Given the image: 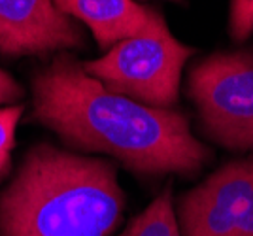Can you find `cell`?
<instances>
[{
  "instance_id": "obj_1",
  "label": "cell",
  "mask_w": 253,
  "mask_h": 236,
  "mask_svg": "<svg viewBox=\"0 0 253 236\" xmlns=\"http://www.w3.org/2000/svg\"><path fill=\"white\" fill-rule=\"evenodd\" d=\"M32 118L70 146L104 151L140 174H193L208 151L179 112L110 93L68 57L34 78Z\"/></svg>"
},
{
  "instance_id": "obj_2",
  "label": "cell",
  "mask_w": 253,
  "mask_h": 236,
  "mask_svg": "<svg viewBox=\"0 0 253 236\" xmlns=\"http://www.w3.org/2000/svg\"><path fill=\"white\" fill-rule=\"evenodd\" d=\"M121 210L123 191L112 162L36 146L0 198V233L108 236Z\"/></svg>"
},
{
  "instance_id": "obj_3",
  "label": "cell",
  "mask_w": 253,
  "mask_h": 236,
  "mask_svg": "<svg viewBox=\"0 0 253 236\" xmlns=\"http://www.w3.org/2000/svg\"><path fill=\"white\" fill-rule=\"evenodd\" d=\"M191 55L193 49L181 45L159 15L146 34L116 43L104 57L87 61L82 68L110 93L172 110L178 102L181 68Z\"/></svg>"
},
{
  "instance_id": "obj_4",
  "label": "cell",
  "mask_w": 253,
  "mask_h": 236,
  "mask_svg": "<svg viewBox=\"0 0 253 236\" xmlns=\"http://www.w3.org/2000/svg\"><path fill=\"white\" fill-rule=\"evenodd\" d=\"M189 95L210 138L231 150H253V51L199 63L191 70Z\"/></svg>"
},
{
  "instance_id": "obj_5",
  "label": "cell",
  "mask_w": 253,
  "mask_h": 236,
  "mask_svg": "<svg viewBox=\"0 0 253 236\" xmlns=\"http://www.w3.org/2000/svg\"><path fill=\"white\" fill-rule=\"evenodd\" d=\"M185 236H253V157L211 174L179 204Z\"/></svg>"
},
{
  "instance_id": "obj_6",
  "label": "cell",
  "mask_w": 253,
  "mask_h": 236,
  "mask_svg": "<svg viewBox=\"0 0 253 236\" xmlns=\"http://www.w3.org/2000/svg\"><path fill=\"white\" fill-rule=\"evenodd\" d=\"M82 45V31L53 0H0L2 53L38 55Z\"/></svg>"
},
{
  "instance_id": "obj_7",
  "label": "cell",
  "mask_w": 253,
  "mask_h": 236,
  "mask_svg": "<svg viewBox=\"0 0 253 236\" xmlns=\"http://www.w3.org/2000/svg\"><path fill=\"white\" fill-rule=\"evenodd\" d=\"M68 17L84 21L100 47H114L126 38L146 34L161 15L134 0H53Z\"/></svg>"
},
{
  "instance_id": "obj_8",
  "label": "cell",
  "mask_w": 253,
  "mask_h": 236,
  "mask_svg": "<svg viewBox=\"0 0 253 236\" xmlns=\"http://www.w3.org/2000/svg\"><path fill=\"white\" fill-rule=\"evenodd\" d=\"M121 236H181L172 208V191L165 189L153 202L126 227Z\"/></svg>"
},
{
  "instance_id": "obj_9",
  "label": "cell",
  "mask_w": 253,
  "mask_h": 236,
  "mask_svg": "<svg viewBox=\"0 0 253 236\" xmlns=\"http://www.w3.org/2000/svg\"><path fill=\"white\" fill-rule=\"evenodd\" d=\"M23 106L0 108V178L10 168V157L13 150V136L17 121L21 119Z\"/></svg>"
},
{
  "instance_id": "obj_10",
  "label": "cell",
  "mask_w": 253,
  "mask_h": 236,
  "mask_svg": "<svg viewBox=\"0 0 253 236\" xmlns=\"http://www.w3.org/2000/svg\"><path fill=\"white\" fill-rule=\"evenodd\" d=\"M253 33V0H231V36L236 42Z\"/></svg>"
},
{
  "instance_id": "obj_11",
  "label": "cell",
  "mask_w": 253,
  "mask_h": 236,
  "mask_svg": "<svg viewBox=\"0 0 253 236\" xmlns=\"http://www.w3.org/2000/svg\"><path fill=\"white\" fill-rule=\"evenodd\" d=\"M23 97V89L10 74H6L4 70H0V104H8V102H17Z\"/></svg>"
}]
</instances>
